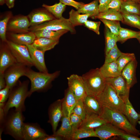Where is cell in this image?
<instances>
[{"label": "cell", "mask_w": 140, "mask_h": 140, "mask_svg": "<svg viewBox=\"0 0 140 140\" xmlns=\"http://www.w3.org/2000/svg\"><path fill=\"white\" fill-rule=\"evenodd\" d=\"M29 83L28 80L22 82L18 81L16 85L10 89L7 102L4 108L5 117L11 108L14 107L16 110L22 111L25 110V101L29 97Z\"/></svg>", "instance_id": "1"}, {"label": "cell", "mask_w": 140, "mask_h": 140, "mask_svg": "<svg viewBox=\"0 0 140 140\" xmlns=\"http://www.w3.org/2000/svg\"><path fill=\"white\" fill-rule=\"evenodd\" d=\"M99 116L107 122L112 124L128 134L138 137L140 135L139 131L133 125L126 116L121 112L103 107Z\"/></svg>", "instance_id": "2"}, {"label": "cell", "mask_w": 140, "mask_h": 140, "mask_svg": "<svg viewBox=\"0 0 140 140\" xmlns=\"http://www.w3.org/2000/svg\"><path fill=\"white\" fill-rule=\"evenodd\" d=\"M60 72L59 71L52 73L37 72L29 67L25 75L29 79L31 82L29 97L34 92H41L46 89L59 75Z\"/></svg>", "instance_id": "3"}, {"label": "cell", "mask_w": 140, "mask_h": 140, "mask_svg": "<svg viewBox=\"0 0 140 140\" xmlns=\"http://www.w3.org/2000/svg\"><path fill=\"white\" fill-rule=\"evenodd\" d=\"M82 76L87 95L96 97L105 87L106 79L100 73L99 68L92 69Z\"/></svg>", "instance_id": "4"}, {"label": "cell", "mask_w": 140, "mask_h": 140, "mask_svg": "<svg viewBox=\"0 0 140 140\" xmlns=\"http://www.w3.org/2000/svg\"><path fill=\"white\" fill-rule=\"evenodd\" d=\"M96 98L102 107L121 112L125 115V102L120 98L113 87L106 83L105 87Z\"/></svg>", "instance_id": "5"}, {"label": "cell", "mask_w": 140, "mask_h": 140, "mask_svg": "<svg viewBox=\"0 0 140 140\" xmlns=\"http://www.w3.org/2000/svg\"><path fill=\"white\" fill-rule=\"evenodd\" d=\"M22 111L15 109L5 118L2 130L17 140H23V128L24 117Z\"/></svg>", "instance_id": "6"}, {"label": "cell", "mask_w": 140, "mask_h": 140, "mask_svg": "<svg viewBox=\"0 0 140 140\" xmlns=\"http://www.w3.org/2000/svg\"><path fill=\"white\" fill-rule=\"evenodd\" d=\"M44 29L53 31L66 30L72 34L76 33L75 27L73 26L68 19L65 18L62 16L59 19L55 18L37 26L30 27L29 31L34 32Z\"/></svg>", "instance_id": "7"}, {"label": "cell", "mask_w": 140, "mask_h": 140, "mask_svg": "<svg viewBox=\"0 0 140 140\" xmlns=\"http://www.w3.org/2000/svg\"><path fill=\"white\" fill-rule=\"evenodd\" d=\"M6 42L17 62L29 67L34 66L26 45L17 44L8 40Z\"/></svg>", "instance_id": "8"}, {"label": "cell", "mask_w": 140, "mask_h": 140, "mask_svg": "<svg viewBox=\"0 0 140 140\" xmlns=\"http://www.w3.org/2000/svg\"><path fill=\"white\" fill-rule=\"evenodd\" d=\"M29 67L17 62L7 68L4 73L6 86L12 89L16 85L21 77L25 76Z\"/></svg>", "instance_id": "9"}, {"label": "cell", "mask_w": 140, "mask_h": 140, "mask_svg": "<svg viewBox=\"0 0 140 140\" xmlns=\"http://www.w3.org/2000/svg\"><path fill=\"white\" fill-rule=\"evenodd\" d=\"M30 27V22L27 16H12L8 21L7 31L16 33H26L29 32Z\"/></svg>", "instance_id": "10"}, {"label": "cell", "mask_w": 140, "mask_h": 140, "mask_svg": "<svg viewBox=\"0 0 140 140\" xmlns=\"http://www.w3.org/2000/svg\"><path fill=\"white\" fill-rule=\"evenodd\" d=\"M67 79L68 88L77 100L83 99L87 94L82 76L73 74L68 77Z\"/></svg>", "instance_id": "11"}, {"label": "cell", "mask_w": 140, "mask_h": 140, "mask_svg": "<svg viewBox=\"0 0 140 140\" xmlns=\"http://www.w3.org/2000/svg\"><path fill=\"white\" fill-rule=\"evenodd\" d=\"M17 62L6 42L2 41L0 47V74H3L9 67Z\"/></svg>", "instance_id": "12"}, {"label": "cell", "mask_w": 140, "mask_h": 140, "mask_svg": "<svg viewBox=\"0 0 140 140\" xmlns=\"http://www.w3.org/2000/svg\"><path fill=\"white\" fill-rule=\"evenodd\" d=\"M106 82L111 85L115 90L118 96L125 101L128 98L130 88L121 75L114 78L106 79Z\"/></svg>", "instance_id": "13"}, {"label": "cell", "mask_w": 140, "mask_h": 140, "mask_svg": "<svg viewBox=\"0 0 140 140\" xmlns=\"http://www.w3.org/2000/svg\"><path fill=\"white\" fill-rule=\"evenodd\" d=\"M22 132L24 140H40L47 135L36 123H24Z\"/></svg>", "instance_id": "14"}, {"label": "cell", "mask_w": 140, "mask_h": 140, "mask_svg": "<svg viewBox=\"0 0 140 140\" xmlns=\"http://www.w3.org/2000/svg\"><path fill=\"white\" fill-rule=\"evenodd\" d=\"M95 131L97 137L101 140H106L113 136H118L126 133L112 124L108 122L96 128Z\"/></svg>", "instance_id": "15"}, {"label": "cell", "mask_w": 140, "mask_h": 140, "mask_svg": "<svg viewBox=\"0 0 140 140\" xmlns=\"http://www.w3.org/2000/svg\"><path fill=\"white\" fill-rule=\"evenodd\" d=\"M30 27L37 26L56 18L45 8L35 10L27 16Z\"/></svg>", "instance_id": "16"}, {"label": "cell", "mask_w": 140, "mask_h": 140, "mask_svg": "<svg viewBox=\"0 0 140 140\" xmlns=\"http://www.w3.org/2000/svg\"><path fill=\"white\" fill-rule=\"evenodd\" d=\"M62 99H59L52 104L49 108L48 122L52 127L53 134L56 131L58 123L63 116L62 109Z\"/></svg>", "instance_id": "17"}, {"label": "cell", "mask_w": 140, "mask_h": 140, "mask_svg": "<svg viewBox=\"0 0 140 140\" xmlns=\"http://www.w3.org/2000/svg\"><path fill=\"white\" fill-rule=\"evenodd\" d=\"M26 46L29 50L34 66L40 72H48L44 60L45 52L37 49L32 44Z\"/></svg>", "instance_id": "18"}, {"label": "cell", "mask_w": 140, "mask_h": 140, "mask_svg": "<svg viewBox=\"0 0 140 140\" xmlns=\"http://www.w3.org/2000/svg\"><path fill=\"white\" fill-rule=\"evenodd\" d=\"M137 62L136 58L128 64L121 72V75L130 88L137 82L136 70Z\"/></svg>", "instance_id": "19"}, {"label": "cell", "mask_w": 140, "mask_h": 140, "mask_svg": "<svg viewBox=\"0 0 140 140\" xmlns=\"http://www.w3.org/2000/svg\"><path fill=\"white\" fill-rule=\"evenodd\" d=\"M77 101L68 88L66 91L64 98L62 99L61 106L63 116L69 118Z\"/></svg>", "instance_id": "20"}, {"label": "cell", "mask_w": 140, "mask_h": 140, "mask_svg": "<svg viewBox=\"0 0 140 140\" xmlns=\"http://www.w3.org/2000/svg\"><path fill=\"white\" fill-rule=\"evenodd\" d=\"M8 38V40L15 43L26 45L32 44L36 38L34 33L31 31L21 33L9 32Z\"/></svg>", "instance_id": "21"}, {"label": "cell", "mask_w": 140, "mask_h": 140, "mask_svg": "<svg viewBox=\"0 0 140 140\" xmlns=\"http://www.w3.org/2000/svg\"><path fill=\"white\" fill-rule=\"evenodd\" d=\"M83 102L86 114H94L100 115L103 107L96 97L87 95Z\"/></svg>", "instance_id": "22"}, {"label": "cell", "mask_w": 140, "mask_h": 140, "mask_svg": "<svg viewBox=\"0 0 140 140\" xmlns=\"http://www.w3.org/2000/svg\"><path fill=\"white\" fill-rule=\"evenodd\" d=\"M99 69L100 73L106 79L116 78L121 75L116 61L104 63Z\"/></svg>", "instance_id": "23"}, {"label": "cell", "mask_w": 140, "mask_h": 140, "mask_svg": "<svg viewBox=\"0 0 140 140\" xmlns=\"http://www.w3.org/2000/svg\"><path fill=\"white\" fill-rule=\"evenodd\" d=\"M106 123L105 121L97 114H86V117L83 121L80 128L94 129Z\"/></svg>", "instance_id": "24"}, {"label": "cell", "mask_w": 140, "mask_h": 140, "mask_svg": "<svg viewBox=\"0 0 140 140\" xmlns=\"http://www.w3.org/2000/svg\"><path fill=\"white\" fill-rule=\"evenodd\" d=\"M61 120L60 127L53 134L62 137L65 139L71 140L73 131L69 118L63 116Z\"/></svg>", "instance_id": "25"}, {"label": "cell", "mask_w": 140, "mask_h": 140, "mask_svg": "<svg viewBox=\"0 0 140 140\" xmlns=\"http://www.w3.org/2000/svg\"><path fill=\"white\" fill-rule=\"evenodd\" d=\"M59 41L45 38H36L32 44L37 49L45 52L53 48Z\"/></svg>", "instance_id": "26"}, {"label": "cell", "mask_w": 140, "mask_h": 140, "mask_svg": "<svg viewBox=\"0 0 140 140\" xmlns=\"http://www.w3.org/2000/svg\"><path fill=\"white\" fill-rule=\"evenodd\" d=\"M68 31L66 30L53 31L44 29L33 32L36 36V38L43 37L59 41V39L61 36Z\"/></svg>", "instance_id": "27"}, {"label": "cell", "mask_w": 140, "mask_h": 140, "mask_svg": "<svg viewBox=\"0 0 140 140\" xmlns=\"http://www.w3.org/2000/svg\"><path fill=\"white\" fill-rule=\"evenodd\" d=\"M80 13L89 14L90 18L95 19L96 17L99 13L98 0H94L87 4H84L77 10Z\"/></svg>", "instance_id": "28"}, {"label": "cell", "mask_w": 140, "mask_h": 140, "mask_svg": "<svg viewBox=\"0 0 140 140\" xmlns=\"http://www.w3.org/2000/svg\"><path fill=\"white\" fill-rule=\"evenodd\" d=\"M119 11L121 13L134 14L140 15V5L138 3L133 1H123Z\"/></svg>", "instance_id": "29"}, {"label": "cell", "mask_w": 140, "mask_h": 140, "mask_svg": "<svg viewBox=\"0 0 140 140\" xmlns=\"http://www.w3.org/2000/svg\"><path fill=\"white\" fill-rule=\"evenodd\" d=\"M69 17L68 19L74 27L79 25H84V23L90 17L89 14H80L77 11L72 9L69 13Z\"/></svg>", "instance_id": "30"}, {"label": "cell", "mask_w": 140, "mask_h": 140, "mask_svg": "<svg viewBox=\"0 0 140 140\" xmlns=\"http://www.w3.org/2000/svg\"><path fill=\"white\" fill-rule=\"evenodd\" d=\"M125 102V115L130 123L135 127L139 118V113H137L134 109L129 98L126 100Z\"/></svg>", "instance_id": "31"}, {"label": "cell", "mask_w": 140, "mask_h": 140, "mask_svg": "<svg viewBox=\"0 0 140 140\" xmlns=\"http://www.w3.org/2000/svg\"><path fill=\"white\" fill-rule=\"evenodd\" d=\"M96 19L121 22L123 20L121 12L118 11L111 9H108L102 12L99 13L96 17L95 19Z\"/></svg>", "instance_id": "32"}, {"label": "cell", "mask_w": 140, "mask_h": 140, "mask_svg": "<svg viewBox=\"0 0 140 140\" xmlns=\"http://www.w3.org/2000/svg\"><path fill=\"white\" fill-rule=\"evenodd\" d=\"M104 36L105 38V54L107 55L110 50L116 45L117 42L119 41L117 36L116 35L110 31L107 27L104 29Z\"/></svg>", "instance_id": "33"}, {"label": "cell", "mask_w": 140, "mask_h": 140, "mask_svg": "<svg viewBox=\"0 0 140 140\" xmlns=\"http://www.w3.org/2000/svg\"><path fill=\"white\" fill-rule=\"evenodd\" d=\"M42 6L56 19H59L62 17V13L66 8V5L60 2L52 5L43 4Z\"/></svg>", "instance_id": "34"}, {"label": "cell", "mask_w": 140, "mask_h": 140, "mask_svg": "<svg viewBox=\"0 0 140 140\" xmlns=\"http://www.w3.org/2000/svg\"><path fill=\"white\" fill-rule=\"evenodd\" d=\"M90 137H97L93 129L80 128L73 131L71 140H78Z\"/></svg>", "instance_id": "35"}, {"label": "cell", "mask_w": 140, "mask_h": 140, "mask_svg": "<svg viewBox=\"0 0 140 140\" xmlns=\"http://www.w3.org/2000/svg\"><path fill=\"white\" fill-rule=\"evenodd\" d=\"M12 12L8 11L1 16L0 19V37L1 41L6 42L7 40L6 32L8 21L12 16Z\"/></svg>", "instance_id": "36"}, {"label": "cell", "mask_w": 140, "mask_h": 140, "mask_svg": "<svg viewBox=\"0 0 140 140\" xmlns=\"http://www.w3.org/2000/svg\"><path fill=\"white\" fill-rule=\"evenodd\" d=\"M123 23L140 30V15L134 14L121 13Z\"/></svg>", "instance_id": "37"}, {"label": "cell", "mask_w": 140, "mask_h": 140, "mask_svg": "<svg viewBox=\"0 0 140 140\" xmlns=\"http://www.w3.org/2000/svg\"><path fill=\"white\" fill-rule=\"evenodd\" d=\"M140 32V31H136L121 27L117 36L119 38L118 41L123 43L130 39L136 38L137 39Z\"/></svg>", "instance_id": "38"}, {"label": "cell", "mask_w": 140, "mask_h": 140, "mask_svg": "<svg viewBox=\"0 0 140 140\" xmlns=\"http://www.w3.org/2000/svg\"><path fill=\"white\" fill-rule=\"evenodd\" d=\"M136 59L134 53H122L116 61L119 69L121 72L123 68L129 62Z\"/></svg>", "instance_id": "39"}, {"label": "cell", "mask_w": 140, "mask_h": 140, "mask_svg": "<svg viewBox=\"0 0 140 140\" xmlns=\"http://www.w3.org/2000/svg\"><path fill=\"white\" fill-rule=\"evenodd\" d=\"M100 20L113 33L118 36L121 28L120 21L105 19H100Z\"/></svg>", "instance_id": "40"}, {"label": "cell", "mask_w": 140, "mask_h": 140, "mask_svg": "<svg viewBox=\"0 0 140 140\" xmlns=\"http://www.w3.org/2000/svg\"><path fill=\"white\" fill-rule=\"evenodd\" d=\"M116 45L106 55L104 63H107L116 61L122 53Z\"/></svg>", "instance_id": "41"}, {"label": "cell", "mask_w": 140, "mask_h": 140, "mask_svg": "<svg viewBox=\"0 0 140 140\" xmlns=\"http://www.w3.org/2000/svg\"><path fill=\"white\" fill-rule=\"evenodd\" d=\"M75 114L80 116L83 120L85 118L86 112L84 104L83 99L78 100L72 113Z\"/></svg>", "instance_id": "42"}, {"label": "cell", "mask_w": 140, "mask_h": 140, "mask_svg": "<svg viewBox=\"0 0 140 140\" xmlns=\"http://www.w3.org/2000/svg\"><path fill=\"white\" fill-rule=\"evenodd\" d=\"M69 119L73 132L80 128L83 121L79 116L73 113L70 115Z\"/></svg>", "instance_id": "43"}, {"label": "cell", "mask_w": 140, "mask_h": 140, "mask_svg": "<svg viewBox=\"0 0 140 140\" xmlns=\"http://www.w3.org/2000/svg\"><path fill=\"white\" fill-rule=\"evenodd\" d=\"M100 24L101 22L100 21L95 22L87 20L85 23L84 25L99 35L100 34L99 27Z\"/></svg>", "instance_id": "44"}, {"label": "cell", "mask_w": 140, "mask_h": 140, "mask_svg": "<svg viewBox=\"0 0 140 140\" xmlns=\"http://www.w3.org/2000/svg\"><path fill=\"white\" fill-rule=\"evenodd\" d=\"M10 89L6 86L0 90V103L5 104L9 95Z\"/></svg>", "instance_id": "45"}, {"label": "cell", "mask_w": 140, "mask_h": 140, "mask_svg": "<svg viewBox=\"0 0 140 140\" xmlns=\"http://www.w3.org/2000/svg\"><path fill=\"white\" fill-rule=\"evenodd\" d=\"M60 2L66 5L72 6L78 10L84 3L78 2L74 0H59Z\"/></svg>", "instance_id": "46"}, {"label": "cell", "mask_w": 140, "mask_h": 140, "mask_svg": "<svg viewBox=\"0 0 140 140\" xmlns=\"http://www.w3.org/2000/svg\"><path fill=\"white\" fill-rule=\"evenodd\" d=\"M123 1L122 0H111L107 7V10L109 9H111L119 11L121 5Z\"/></svg>", "instance_id": "47"}, {"label": "cell", "mask_w": 140, "mask_h": 140, "mask_svg": "<svg viewBox=\"0 0 140 140\" xmlns=\"http://www.w3.org/2000/svg\"><path fill=\"white\" fill-rule=\"evenodd\" d=\"M111 0H99V13L102 12L107 9V7Z\"/></svg>", "instance_id": "48"}, {"label": "cell", "mask_w": 140, "mask_h": 140, "mask_svg": "<svg viewBox=\"0 0 140 140\" xmlns=\"http://www.w3.org/2000/svg\"><path fill=\"white\" fill-rule=\"evenodd\" d=\"M118 136L121 139L125 140H140V138L138 137L127 133H124Z\"/></svg>", "instance_id": "49"}, {"label": "cell", "mask_w": 140, "mask_h": 140, "mask_svg": "<svg viewBox=\"0 0 140 140\" xmlns=\"http://www.w3.org/2000/svg\"><path fill=\"white\" fill-rule=\"evenodd\" d=\"M64 139L60 136L55 135L53 134L51 135H47L45 137L41 138L40 140H62Z\"/></svg>", "instance_id": "50"}, {"label": "cell", "mask_w": 140, "mask_h": 140, "mask_svg": "<svg viewBox=\"0 0 140 140\" xmlns=\"http://www.w3.org/2000/svg\"><path fill=\"white\" fill-rule=\"evenodd\" d=\"M6 86V82L4 74H0V90L4 88Z\"/></svg>", "instance_id": "51"}, {"label": "cell", "mask_w": 140, "mask_h": 140, "mask_svg": "<svg viewBox=\"0 0 140 140\" xmlns=\"http://www.w3.org/2000/svg\"><path fill=\"white\" fill-rule=\"evenodd\" d=\"M15 0H5V3L8 8L10 9L13 7Z\"/></svg>", "instance_id": "52"}, {"label": "cell", "mask_w": 140, "mask_h": 140, "mask_svg": "<svg viewBox=\"0 0 140 140\" xmlns=\"http://www.w3.org/2000/svg\"><path fill=\"white\" fill-rule=\"evenodd\" d=\"M5 3V0H0L1 5H2Z\"/></svg>", "instance_id": "53"}, {"label": "cell", "mask_w": 140, "mask_h": 140, "mask_svg": "<svg viewBox=\"0 0 140 140\" xmlns=\"http://www.w3.org/2000/svg\"><path fill=\"white\" fill-rule=\"evenodd\" d=\"M123 1H132L136 2L138 3H140V0H122Z\"/></svg>", "instance_id": "54"}, {"label": "cell", "mask_w": 140, "mask_h": 140, "mask_svg": "<svg viewBox=\"0 0 140 140\" xmlns=\"http://www.w3.org/2000/svg\"><path fill=\"white\" fill-rule=\"evenodd\" d=\"M137 39L138 40L139 43H140V32Z\"/></svg>", "instance_id": "55"}, {"label": "cell", "mask_w": 140, "mask_h": 140, "mask_svg": "<svg viewBox=\"0 0 140 140\" xmlns=\"http://www.w3.org/2000/svg\"><path fill=\"white\" fill-rule=\"evenodd\" d=\"M139 118L138 121L137 123H138L140 125V112L139 113Z\"/></svg>", "instance_id": "56"}, {"label": "cell", "mask_w": 140, "mask_h": 140, "mask_svg": "<svg viewBox=\"0 0 140 140\" xmlns=\"http://www.w3.org/2000/svg\"><path fill=\"white\" fill-rule=\"evenodd\" d=\"M139 4H140V3H139Z\"/></svg>", "instance_id": "57"}]
</instances>
